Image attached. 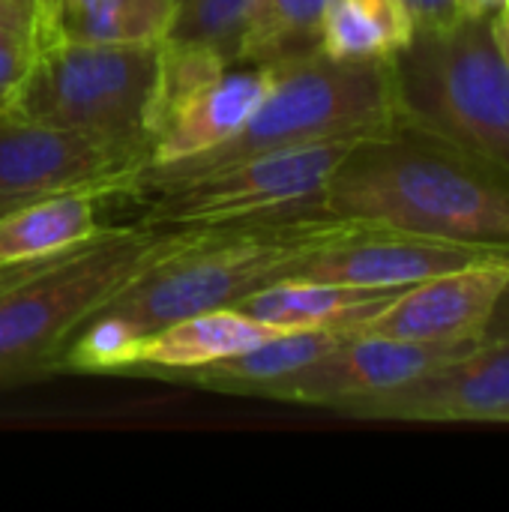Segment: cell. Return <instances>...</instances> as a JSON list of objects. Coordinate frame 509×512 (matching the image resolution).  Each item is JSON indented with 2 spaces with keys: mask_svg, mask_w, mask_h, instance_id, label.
Wrapping results in <instances>:
<instances>
[{
  "mask_svg": "<svg viewBox=\"0 0 509 512\" xmlns=\"http://www.w3.org/2000/svg\"><path fill=\"white\" fill-rule=\"evenodd\" d=\"M333 219L300 213L219 228H180L177 246L129 279L66 342L54 369L120 375L141 339L180 318L237 306L288 279L324 240Z\"/></svg>",
  "mask_w": 509,
  "mask_h": 512,
  "instance_id": "6da1fadb",
  "label": "cell"
},
{
  "mask_svg": "<svg viewBox=\"0 0 509 512\" xmlns=\"http://www.w3.org/2000/svg\"><path fill=\"white\" fill-rule=\"evenodd\" d=\"M315 216L509 252V171L432 132L396 123L357 141Z\"/></svg>",
  "mask_w": 509,
  "mask_h": 512,
  "instance_id": "7a4b0ae2",
  "label": "cell"
},
{
  "mask_svg": "<svg viewBox=\"0 0 509 512\" xmlns=\"http://www.w3.org/2000/svg\"><path fill=\"white\" fill-rule=\"evenodd\" d=\"M180 234L147 225L102 228L75 249L0 273V387L54 372L84 321L168 255Z\"/></svg>",
  "mask_w": 509,
  "mask_h": 512,
  "instance_id": "3957f363",
  "label": "cell"
},
{
  "mask_svg": "<svg viewBox=\"0 0 509 512\" xmlns=\"http://www.w3.org/2000/svg\"><path fill=\"white\" fill-rule=\"evenodd\" d=\"M396 123L390 60H336L318 48L300 51L273 60L267 99L231 141L180 165L144 171L135 195L270 150L387 135Z\"/></svg>",
  "mask_w": 509,
  "mask_h": 512,
  "instance_id": "277c9868",
  "label": "cell"
},
{
  "mask_svg": "<svg viewBox=\"0 0 509 512\" xmlns=\"http://www.w3.org/2000/svg\"><path fill=\"white\" fill-rule=\"evenodd\" d=\"M396 117L509 171V66L492 15L414 33L390 57Z\"/></svg>",
  "mask_w": 509,
  "mask_h": 512,
  "instance_id": "5b68a950",
  "label": "cell"
},
{
  "mask_svg": "<svg viewBox=\"0 0 509 512\" xmlns=\"http://www.w3.org/2000/svg\"><path fill=\"white\" fill-rule=\"evenodd\" d=\"M159 87V45L42 42L6 111L144 156Z\"/></svg>",
  "mask_w": 509,
  "mask_h": 512,
  "instance_id": "8992f818",
  "label": "cell"
},
{
  "mask_svg": "<svg viewBox=\"0 0 509 512\" xmlns=\"http://www.w3.org/2000/svg\"><path fill=\"white\" fill-rule=\"evenodd\" d=\"M357 141L363 138L270 150L195 177L171 180L147 192L150 207L141 225L177 231L285 219L300 213L315 216V204L327 180Z\"/></svg>",
  "mask_w": 509,
  "mask_h": 512,
  "instance_id": "52a82bcc",
  "label": "cell"
},
{
  "mask_svg": "<svg viewBox=\"0 0 509 512\" xmlns=\"http://www.w3.org/2000/svg\"><path fill=\"white\" fill-rule=\"evenodd\" d=\"M147 159L0 111V216L63 192L135 195Z\"/></svg>",
  "mask_w": 509,
  "mask_h": 512,
  "instance_id": "ba28073f",
  "label": "cell"
},
{
  "mask_svg": "<svg viewBox=\"0 0 509 512\" xmlns=\"http://www.w3.org/2000/svg\"><path fill=\"white\" fill-rule=\"evenodd\" d=\"M474 345L480 342H408L351 333L321 360L261 387L255 396L342 411L345 405L399 390Z\"/></svg>",
  "mask_w": 509,
  "mask_h": 512,
  "instance_id": "9c48e42d",
  "label": "cell"
},
{
  "mask_svg": "<svg viewBox=\"0 0 509 512\" xmlns=\"http://www.w3.org/2000/svg\"><path fill=\"white\" fill-rule=\"evenodd\" d=\"M489 255L501 252L333 219L324 240L300 261L294 276L354 288H408Z\"/></svg>",
  "mask_w": 509,
  "mask_h": 512,
  "instance_id": "30bf717a",
  "label": "cell"
},
{
  "mask_svg": "<svg viewBox=\"0 0 509 512\" xmlns=\"http://www.w3.org/2000/svg\"><path fill=\"white\" fill-rule=\"evenodd\" d=\"M339 414L357 420H495L509 417V342L474 345L438 369L408 381L399 390L345 405Z\"/></svg>",
  "mask_w": 509,
  "mask_h": 512,
  "instance_id": "8fae6325",
  "label": "cell"
},
{
  "mask_svg": "<svg viewBox=\"0 0 509 512\" xmlns=\"http://www.w3.org/2000/svg\"><path fill=\"white\" fill-rule=\"evenodd\" d=\"M507 282L509 252L489 255L402 288L354 333L408 342H480Z\"/></svg>",
  "mask_w": 509,
  "mask_h": 512,
  "instance_id": "7c38bea8",
  "label": "cell"
},
{
  "mask_svg": "<svg viewBox=\"0 0 509 512\" xmlns=\"http://www.w3.org/2000/svg\"><path fill=\"white\" fill-rule=\"evenodd\" d=\"M273 87V63H234L225 72L153 105L150 165L168 168L231 141Z\"/></svg>",
  "mask_w": 509,
  "mask_h": 512,
  "instance_id": "4fadbf2b",
  "label": "cell"
},
{
  "mask_svg": "<svg viewBox=\"0 0 509 512\" xmlns=\"http://www.w3.org/2000/svg\"><path fill=\"white\" fill-rule=\"evenodd\" d=\"M285 333H297V330H282V327L264 324V321L240 312L237 306L210 309V312H198V315L180 318L174 324H165L156 333H150L147 339H141L132 363L123 372L126 375L183 378L195 369L213 366V363L243 354L255 345L279 339Z\"/></svg>",
  "mask_w": 509,
  "mask_h": 512,
  "instance_id": "5bb4252c",
  "label": "cell"
},
{
  "mask_svg": "<svg viewBox=\"0 0 509 512\" xmlns=\"http://www.w3.org/2000/svg\"><path fill=\"white\" fill-rule=\"evenodd\" d=\"M402 288H354L288 276L237 303L240 312L282 330H348L378 315Z\"/></svg>",
  "mask_w": 509,
  "mask_h": 512,
  "instance_id": "9a60e30c",
  "label": "cell"
},
{
  "mask_svg": "<svg viewBox=\"0 0 509 512\" xmlns=\"http://www.w3.org/2000/svg\"><path fill=\"white\" fill-rule=\"evenodd\" d=\"M177 0H51L36 12V45H159Z\"/></svg>",
  "mask_w": 509,
  "mask_h": 512,
  "instance_id": "2e32d148",
  "label": "cell"
},
{
  "mask_svg": "<svg viewBox=\"0 0 509 512\" xmlns=\"http://www.w3.org/2000/svg\"><path fill=\"white\" fill-rule=\"evenodd\" d=\"M96 192H63L0 216V273L18 270L93 240L102 225L96 219Z\"/></svg>",
  "mask_w": 509,
  "mask_h": 512,
  "instance_id": "e0dca14e",
  "label": "cell"
},
{
  "mask_svg": "<svg viewBox=\"0 0 509 512\" xmlns=\"http://www.w3.org/2000/svg\"><path fill=\"white\" fill-rule=\"evenodd\" d=\"M351 333L348 330H297L264 345H255L243 354L219 360L213 366L195 369L180 381L213 387V390H234V393H258L261 387L306 369L309 363L321 360L333 348H339Z\"/></svg>",
  "mask_w": 509,
  "mask_h": 512,
  "instance_id": "ac0fdd59",
  "label": "cell"
},
{
  "mask_svg": "<svg viewBox=\"0 0 509 512\" xmlns=\"http://www.w3.org/2000/svg\"><path fill=\"white\" fill-rule=\"evenodd\" d=\"M414 39L402 0H330L318 51L336 60H390Z\"/></svg>",
  "mask_w": 509,
  "mask_h": 512,
  "instance_id": "d6986e66",
  "label": "cell"
},
{
  "mask_svg": "<svg viewBox=\"0 0 509 512\" xmlns=\"http://www.w3.org/2000/svg\"><path fill=\"white\" fill-rule=\"evenodd\" d=\"M330 0H252L237 63H273L318 48V27Z\"/></svg>",
  "mask_w": 509,
  "mask_h": 512,
  "instance_id": "ffe728a7",
  "label": "cell"
},
{
  "mask_svg": "<svg viewBox=\"0 0 509 512\" xmlns=\"http://www.w3.org/2000/svg\"><path fill=\"white\" fill-rule=\"evenodd\" d=\"M252 0H177L165 39L204 45L237 63V42Z\"/></svg>",
  "mask_w": 509,
  "mask_h": 512,
  "instance_id": "44dd1931",
  "label": "cell"
},
{
  "mask_svg": "<svg viewBox=\"0 0 509 512\" xmlns=\"http://www.w3.org/2000/svg\"><path fill=\"white\" fill-rule=\"evenodd\" d=\"M36 57V33L0 36V111H6Z\"/></svg>",
  "mask_w": 509,
  "mask_h": 512,
  "instance_id": "7402d4cb",
  "label": "cell"
},
{
  "mask_svg": "<svg viewBox=\"0 0 509 512\" xmlns=\"http://www.w3.org/2000/svg\"><path fill=\"white\" fill-rule=\"evenodd\" d=\"M402 6L414 24V33H432L459 18L456 0H402Z\"/></svg>",
  "mask_w": 509,
  "mask_h": 512,
  "instance_id": "603a6c76",
  "label": "cell"
},
{
  "mask_svg": "<svg viewBox=\"0 0 509 512\" xmlns=\"http://www.w3.org/2000/svg\"><path fill=\"white\" fill-rule=\"evenodd\" d=\"M36 33V0H0V36Z\"/></svg>",
  "mask_w": 509,
  "mask_h": 512,
  "instance_id": "cb8c5ba5",
  "label": "cell"
},
{
  "mask_svg": "<svg viewBox=\"0 0 509 512\" xmlns=\"http://www.w3.org/2000/svg\"><path fill=\"white\" fill-rule=\"evenodd\" d=\"M495 342H509V282L480 330V345H495Z\"/></svg>",
  "mask_w": 509,
  "mask_h": 512,
  "instance_id": "d4e9b609",
  "label": "cell"
},
{
  "mask_svg": "<svg viewBox=\"0 0 509 512\" xmlns=\"http://www.w3.org/2000/svg\"><path fill=\"white\" fill-rule=\"evenodd\" d=\"M509 0H456L459 6V15H468V18H486V15H495L501 9H507Z\"/></svg>",
  "mask_w": 509,
  "mask_h": 512,
  "instance_id": "484cf974",
  "label": "cell"
},
{
  "mask_svg": "<svg viewBox=\"0 0 509 512\" xmlns=\"http://www.w3.org/2000/svg\"><path fill=\"white\" fill-rule=\"evenodd\" d=\"M492 30H495V39H498V45L504 51V60H507L509 66V9H501V12L492 15Z\"/></svg>",
  "mask_w": 509,
  "mask_h": 512,
  "instance_id": "4316f807",
  "label": "cell"
},
{
  "mask_svg": "<svg viewBox=\"0 0 509 512\" xmlns=\"http://www.w3.org/2000/svg\"><path fill=\"white\" fill-rule=\"evenodd\" d=\"M48 3H51V0H36V12H39L42 6H48Z\"/></svg>",
  "mask_w": 509,
  "mask_h": 512,
  "instance_id": "83f0119b",
  "label": "cell"
},
{
  "mask_svg": "<svg viewBox=\"0 0 509 512\" xmlns=\"http://www.w3.org/2000/svg\"><path fill=\"white\" fill-rule=\"evenodd\" d=\"M507 9H509V3H507Z\"/></svg>",
  "mask_w": 509,
  "mask_h": 512,
  "instance_id": "f1b7e54d",
  "label": "cell"
},
{
  "mask_svg": "<svg viewBox=\"0 0 509 512\" xmlns=\"http://www.w3.org/2000/svg\"><path fill=\"white\" fill-rule=\"evenodd\" d=\"M507 423H509V417H507Z\"/></svg>",
  "mask_w": 509,
  "mask_h": 512,
  "instance_id": "f546056e",
  "label": "cell"
}]
</instances>
